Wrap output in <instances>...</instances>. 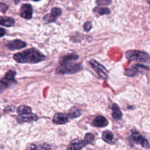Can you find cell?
<instances>
[{
	"label": "cell",
	"mask_w": 150,
	"mask_h": 150,
	"mask_svg": "<svg viewBox=\"0 0 150 150\" xmlns=\"http://www.w3.org/2000/svg\"><path fill=\"white\" fill-rule=\"evenodd\" d=\"M45 58V55L35 48L28 49L13 55V59L19 63H37Z\"/></svg>",
	"instance_id": "1"
},
{
	"label": "cell",
	"mask_w": 150,
	"mask_h": 150,
	"mask_svg": "<svg viewBox=\"0 0 150 150\" xmlns=\"http://www.w3.org/2000/svg\"><path fill=\"white\" fill-rule=\"evenodd\" d=\"M127 59L131 62H136L139 63H149L150 62V55L141 50H129L126 53Z\"/></svg>",
	"instance_id": "2"
},
{
	"label": "cell",
	"mask_w": 150,
	"mask_h": 150,
	"mask_svg": "<svg viewBox=\"0 0 150 150\" xmlns=\"http://www.w3.org/2000/svg\"><path fill=\"white\" fill-rule=\"evenodd\" d=\"M83 68L80 63H67L60 64L56 69V73L59 74H74L80 71Z\"/></svg>",
	"instance_id": "3"
},
{
	"label": "cell",
	"mask_w": 150,
	"mask_h": 150,
	"mask_svg": "<svg viewBox=\"0 0 150 150\" xmlns=\"http://www.w3.org/2000/svg\"><path fill=\"white\" fill-rule=\"evenodd\" d=\"M145 70H149V68L143 64H136L132 65L131 67L125 69L124 74L128 77H134L138 74L142 73Z\"/></svg>",
	"instance_id": "4"
},
{
	"label": "cell",
	"mask_w": 150,
	"mask_h": 150,
	"mask_svg": "<svg viewBox=\"0 0 150 150\" xmlns=\"http://www.w3.org/2000/svg\"><path fill=\"white\" fill-rule=\"evenodd\" d=\"M89 63L101 78L105 80L108 79V70L105 69V67H104L102 64H101L94 59L90 60Z\"/></svg>",
	"instance_id": "5"
},
{
	"label": "cell",
	"mask_w": 150,
	"mask_h": 150,
	"mask_svg": "<svg viewBox=\"0 0 150 150\" xmlns=\"http://www.w3.org/2000/svg\"><path fill=\"white\" fill-rule=\"evenodd\" d=\"M131 137L132 140L137 144H141L143 148H149L150 145L148 140L144 138L138 132L132 131L131 134Z\"/></svg>",
	"instance_id": "6"
},
{
	"label": "cell",
	"mask_w": 150,
	"mask_h": 150,
	"mask_svg": "<svg viewBox=\"0 0 150 150\" xmlns=\"http://www.w3.org/2000/svg\"><path fill=\"white\" fill-rule=\"evenodd\" d=\"M87 145L88 144L84 139L79 140L74 139L70 141L66 150H82L83 148Z\"/></svg>",
	"instance_id": "7"
},
{
	"label": "cell",
	"mask_w": 150,
	"mask_h": 150,
	"mask_svg": "<svg viewBox=\"0 0 150 150\" xmlns=\"http://www.w3.org/2000/svg\"><path fill=\"white\" fill-rule=\"evenodd\" d=\"M33 8L29 4H23L21 7V16L26 19H30L32 17Z\"/></svg>",
	"instance_id": "8"
},
{
	"label": "cell",
	"mask_w": 150,
	"mask_h": 150,
	"mask_svg": "<svg viewBox=\"0 0 150 150\" xmlns=\"http://www.w3.org/2000/svg\"><path fill=\"white\" fill-rule=\"evenodd\" d=\"M26 46V43L25 42L19 39L13 40L6 45V47L11 50L21 49L25 47Z\"/></svg>",
	"instance_id": "9"
},
{
	"label": "cell",
	"mask_w": 150,
	"mask_h": 150,
	"mask_svg": "<svg viewBox=\"0 0 150 150\" xmlns=\"http://www.w3.org/2000/svg\"><path fill=\"white\" fill-rule=\"evenodd\" d=\"M39 119V117L33 113H30L27 114H22L18 115L17 117V121L19 123H23V122H32L34 121H36Z\"/></svg>",
	"instance_id": "10"
},
{
	"label": "cell",
	"mask_w": 150,
	"mask_h": 150,
	"mask_svg": "<svg viewBox=\"0 0 150 150\" xmlns=\"http://www.w3.org/2000/svg\"><path fill=\"white\" fill-rule=\"evenodd\" d=\"M69 121V116L67 114L58 112L54 115L53 122L56 124H65Z\"/></svg>",
	"instance_id": "11"
},
{
	"label": "cell",
	"mask_w": 150,
	"mask_h": 150,
	"mask_svg": "<svg viewBox=\"0 0 150 150\" xmlns=\"http://www.w3.org/2000/svg\"><path fill=\"white\" fill-rule=\"evenodd\" d=\"M108 124L107 120L102 115L97 116L93 120V125L97 127H105Z\"/></svg>",
	"instance_id": "12"
},
{
	"label": "cell",
	"mask_w": 150,
	"mask_h": 150,
	"mask_svg": "<svg viewBox=\"0 0 150 150\" xmlns=\"http://www.w3.org/2000/svg\"><path fill=\"white\" fill-rule=\"evenodd\" d=\"M79 59V56L76 53H69L60 57L59 60L60 64L72 62Z\"/></svg>",
	"instance_id": "13"
},
{
	"label": "cell",
	"mask_w": 150,
	"mask_h": 150,
	"mask_svg": "<svg viewBox=\"0 0 150 150\" xmlns=\"http://www.w3.org/2000/svg\"><path fill=\"white\" fill-rule=\"evenodd\" d=\"M50 146L46 143H43L36 145L34 144H31L27 147L26 150H50Z\"/></svg>",
	"instance_id": "14"
},
{
	"label": "cell",
	"mask_w": 150,
	"mask_h": 150,
	"mask_svg": "<svg viewBox=\"0 0 150 150\" xmlns=\"http://www.w3.org/2000/svg\"><path fill=\"white\" fill-rule=\"evenodd\" d=\"M15 24V21L13 18L8 16H0V25L6 26L11 27Z\"/></svg>",
	"instance_id": "15"
},
{
	"label": "cell",
	"mask_w": 150,
	"mask_h": 150,
	"mask_svg": "<svg viewBox=\"0 0 150 150\" xmlns=\"http://www.w3.org/2000/svg\"><path fill=\"white\" fill-rule=\"evenodd\" d=\"M112 117L115 120H121L122 117V114L120 110L119 106L116 104L114 103L112 105Z\"/></svg>",
	"instance_id": "16"
},
{
	"label": "cell",
	"mask_w": 150,
	"mask_h": 150,
	"mask_svg": "<svg viewBox=\"0 0 150 150\" xmlns=\"http://www.w3.org/2000/svg\"><path fill=\"white\" fill-rule=\"evenodd\" d=\"M102 139L104 142L108 144H112L114 139L112 132L109 130L104 131L102 134Z\"/></svg>",
	"instance_id": "17"
},
{
	"label": "cell",
	"mask_w": 150,
	"mask_h": 150,
	"mask_svg": "<svg viewBox=\"0 0 150 150\" xmlns=\"http://www.w3.org/2000/svg\"><path fill=\"white\" fill-rule=\"evenodd\" d=\"M16 74V73L15 71L9 70L6 73L3 79L5 80L9 84H11V83L12 82H16V80L15 79Z\"/></svg>",
	"instance_id": "18"
},
{
	"label": "cell",
	"mask_w": 150,
	"mask_h": 150,
	"mask_svg": "<svg viewBox=\"0 0 150 150\" xmlns=\"http://www.w3.org/2000/svg\"><path fill=\"white\" fill-rule=\"evenodd\" d=\"M93 12L96 13H98L100 15H103L110 14V10L108 8H107V7L97 6L93 9Z\"/></svg>",
	"instance_id": "19"
},
{
	"label": "cell",
	"mask_w": 150,
	"mask_h": 150,
	"mask_svg": "<svg viewBox=\"0 0 150 150\" xmlns=\"http://www.w3.org/2000/svg\"><path fill=\"white\" fill-rule=\"evenodd\" d=\"M17 112L19 115L32 113V109L27 105H21L17 108Z\"/></svg>",
	"instance_id": "20"
},
{
	"label": "cell",
	"mask_w": 150,
	"mask_h": 150,
	"mask_svg": "<svg viewBox=\"0 0 150 150\" xmlns=\"http://www.w3.org/2000/svg\"><path fill=\"white\" fill-rule=\"evenodd\" d=\"M57 18L56 17H54L53 15H52L51 13H48L46 14V15L44 16L43 17V21L47 23H50L52 22H53L54 21H56Z\"/></svg>",
	"instance_id": "21"
},
{
	"label": "cell",
	"mask_w": 150,
	"mask_h": 150,
	"mask_svg": "<svg viewBox=\"0 0 150 150\" xmlns=\"http://www.w3.org/2000/svg\"><path fill=\"white\" fill-rule=\"evenodd\" d=\"M84 139L87 143V144H91L94 140V135L93 134L90 133V132L87 133V134H86V135L84 136Z\"/></svg>",
	"instance_id": "22"
},
{
	"label": "cell",
	"mask_w": 150,
	"mask_h": 150,
	"mask_svg": "<svg viewBox=\"0 0 150 150\" xmlns=\"http://www.w3.org/2000/svg\"><path fill=\"white\" fill-rule=\"evenodd\" d=\"M81 114V112L80 110L77 109L75 110H73V111L70 112L69 113L68 116L70 118H76L78 117L79 116H80Z\"/></svg>",
	"instance_id": "23"
},
{
	"label": "cell",
	"mask_w": 150,
	"mask_h": 150,
	"mask_svg": "<svg viewBox=\"0 0 150 150\" xmlns=\"http://www.w3.org/2000/svg\"><path fill=\"white\" fill-rule=\"evenodd\" d=\"M10 84L3 79L0 80V93L4 91Z\"/></svg>",
	"instance_id": "24"
},
{
	"label": "cell",
	"mask_w": 150,
	"mask_h": 150,
	"mask_svg": "<svg viewBox=\"0 0 150 150\" xmlns=\"http://www.w3.org/2000/svg\"><path fill=\"white\" fill-rule=\"evenodd\" d=\"M50 13L57 18L62 13V11L59 8H56H56H53L52 9Z\"/></svg>",
	"instance_id": "25"
},
{
	"label": "cell",
	"mask_w": 150,
	"mask_h": 150,
	"mask_svg": "<svg viewBox=\"0 0 150 150\" xmlns=\"http://www.w3.org/2000/svg\"><path fill=\"white\" fill-rule=\"evenodd\" d=\"M83 27H84V29L86 32H89L92 28L91 22L90 21H87L86 22H85Z\"/></svg>",
	"instance_id": "26"
},
{
	"label": "cell",
	"mask_w": 150,
	"mask_h": 150,
	"mask_svg": "<svg viewBox=\"0 0 150 150\" xmlns=\"http://www.w3.org/2000/svg\"><path fill=\"white\" fill-rule=\"evenodd\" d=\"M8 9V6L3 2H0V12L5 13Z\"/></svg>",
	"instance_id": "27"
},
{
	"label": "cell",
	"mask_w": 150,
	"mask_h": 150,
	"mask_svg": "<svg viewBox=\"0 0 150 150\" xmlns=\"http://www.w3.org/2000/svg\"><path fill=\"white\" fill-rule=\"evenodd\" d=\"M96 3L99 5H107L111 3V1H97Z\"/></svg>",
	"instance_id": "28"
},
{
	"label": "cell",
	"mask_w": 150,
	"mask_h": 150,
	"mask_svg": "<svg viewBox=\"0 0 150 150\" xmlns=\"http://www.w3.org/2000/svg\"><path fill=\"white\" fill-rule=\"evenodd\" d=\"M5 34V30L2 28H0V37L4 36Z\"/></svg>",
	"instance_id": "29"
},
{
	"label": "cell",
	"mask_w": 150,
	"mask_h": 150,
	"mask_svg": "<svg viewBox=\"0 0 150 150\" xmlns=\"http://www.w3.org/2000/svg\"><path fill=\"white\" fill-rule=\"evenodd\" d=\"M146 2H147V3H148L150 5V1H146Z\"/></svg>",
	"instance_id": "30"
}]
</instances>
